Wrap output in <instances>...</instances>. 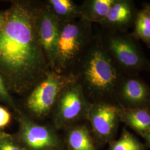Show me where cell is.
Instances as JSON below:
<instances>
[{"mask_svg": "<svg viewBox=\"0 0 150 150\" xmlns=\"http://www.w3.org/2000/svg\"><path fill=\"white\" fill-rule=\"evenodd\" d=\"M114 0H88L79 7L80 20L100 23L107 15Z\"/></svg>", "mask_w": 150, "mask_h": 150, "instance_id": "5bb4252c", "label": "cell"}, {"mask_svg": "<svg viewBox=\"0 0 150 150\" xmlns=\"http://www.w3.org/2000/svg\"><path fill=\"white\" fill-rule=\"evenodd\" d=\"M78 81V76H64L50 71L46 72L43 80L27 98L26 106L35 116L43 117L54 108L61 93L66 87Z\"/></svg>", "mask_w": 150, "mask_h": 150, "instance_id": "277c9868", "label": "cell"}, {"mask_svg": "<svg viewBox=\"0 0 150 150\" xmlns=\"http://www.w3.org/2000/svg\"><path fill=\"white\" fill-rule=\"evenodd\" d=\"M0 150H26L12 136L0 139Z\"/></svg>", "mask_w": 150, "mask_h": 150, "instance_id": "ac0fdd59", "label": "cell"}, {"mask_svg": "<svg viewBox=\"0 0 150 150\" xmlns=\"http://www.w3.org/2000/svg\"><path fill=\"white\" fill-rule=\"evenodd\" d=\"M120 110L121 106L114 101L91 103L86 120L95 144L104 145L115 139L121 122Z\"/></svg>", "mask_w": 150, "mask_h": 150, "instance_id": "52a82bcc", "label": "cell"}, {"mask_svg": "<svg viewBox=\"0 0 150 150\" xmlns=\"http://www.w3.org/2000/svg\"><path fill=\"white\" fill-rule=\"evenodd\" d=\"M8 11L0 33V75L9 90L22 93L45 74L47 59L37 32L38 11L22 2Z\"/></svg>", "mask_w": 150, "mask_h": 150, "instance_id": "6da1fadb", "label": "cell"}, {"mask_svg": "<svg viewBox=\"0 0 150 150\" xmlns=\"http://www.w3.org/2000/svg\"><path fill=\"white\" fill-rule=\"evenodd\" d=\"M134 26L132 35L138 41H142L150 48V15L145 6L138 11Z\"/></svg>", "mask_w": 150, "mask_h": 150, "instance_id": "2e32d148", "label": "cell"}, {"mask_svg": "<svg viewBox=\"0 0 150 150\" xmlns=\"http://www.w3.org/2000/svg\"><path fill=\"white\" fill-rule=\"evenodd\" d=\"M121 122L142 137L150 129V107L124 108L121 106Z\"/></svg>", "mask_w": 150, "mask_h": 150, "instance_id": "7c38bea8", "label": "cell"}, {"mask_svg": "<svg viewBox=\"0 0 150 150\" xmlns=\"http://www.w3.org/2000/svg\"><path fill=\"white\" fill-rule=\"evenodd\" d=\"M91 24L81 20L61 23L56 66L64 67L86 52L93 40Z\"/></svg>", "mask_w": 150, "mask_h": 150, "instance_id": "5b68a950", "label": "cell"}, {"mask_svg": "<svg viewBox=\"0 0 150 150\" xmlns=\"http://www.w3.org/2000/svg\"><path fill=\"white\" fill-rule=\"evenodd\" d=\"M47 7L59 22L72 21L80 17V8L71 0H50Z\"/></svg>", "mask_w": 150, "mask_h": 150, "instance_id": "9a60e30c", "label": "cell"}, {"mask_svg": "<svg viewBox=\"0 0 150 150\" xmlns=\"http://www.w3.org/2000/svg\"><path fill=\"white\" fill-rule=\"evenodd\" d=\"M17 141L26 150H59L62 143L54 129L33 121L21 113L18 117Z\"/></svg>", "mask_w": 150, "mask_h": 150, "instance_id": "ba28073f", "label": "cell"}, {"mask_svg": "<svg viewBox=\"0 0 150 150\" xmlns=\"http://www.w3.org/2000/svg\"><path fill=\"white\" fill-rule=\"evenodd\" d=\"M60 25L58 19L47 8L38 11L36 25L38 38L46 59L52 67L56 62Z\"/></svg>", "mask_w": 150, "mask_h": 150, "instance_id": "30bf717a", "label": "cell"}, {"mask_svg": "<svg viewBox=\"0 0 150 150\" xmlns=\"http://www.w3.org/2000/svg\"><path fill=\"white\" fill-rule=\"evenodd\" d=\"M0 101L5 102L10 105L14 110L17 111L16 106L13 102V99L8 92V90L6 86L5 82L2 76L0 75Z\"/></svg>", "mask_w": 150, "mask_h": 150, "instance_id": "d6986e66", "label": "cell"}, {"mask_svg": "<svg viewBox=\"0 0 150 150\" xmlns=\"http://www.w3.org/2000/svg\"><path fill=\"white\" fill-rule=\"evenodd\" d=\"M10 136H11V134H7V133H6V132H4V131H2L0 129V139H4V138L7 137H8Z\"/></svg>", "mask_w": 150, "mask_h": 150, "instance_id": "603a6c76", "label": "cell"}, {"mask_svg": "<svg viewBox=\"0 0 150 150\" xmlns=\"http://www.w3.org/2000/svg\"><path fill=\"white\" fill-rule=\"evenodd\" d=\"M68 150H97L90 129L85 125H77L69 129L66 139Z\"/></svg>", "mask_w": 150, "mask_h": 150, "instance_id": "4fadbf2b", "label": "cell"}, {"mask_svg": "<svg viewBox=\"0 0 150 150\" xmlns=\"http://www.w3.org/2000/svg\"><path fill=\"white\" fill-rule=\"evenodd\" d=\"M125 75L103 48L100 41L92 40L82 55L78 79L88 98L93 102L114 101L118 85Z\"/></svg>", "mask_w": 150, "mask_h": 150, "instance_id": "7a4b0ae2", "label": "cell"}, {"mask_svg": "<svg viewBox=\"0 0 150 150\" xmlns=\"http://www.w3.org/2000/svg\"><path fill=\"white\" fill-rule=\"evenodd\" d=\"M11 120V113L6 108L0 106V129L8 126Z\"/></svg>", "mask_w": 150, "mask_h": 150, "instance_id": "ffe728a7", "label": "cell"}, {"mask_svg": "<svg viewBox=\"0 0 150 150\" xmlns=\"http://www.w3.org/2000/svg\"><path fill=\"white\" fill-rule=\"evenodd\" d=\"M139 10L132 0H114L107 15L100 24L106 30L128 31L134 26Z\"/></svg>", "mask_w": 150, "mask_h": 150, "instance_id": "8fae6325", "label": "cell"}, {"mask_svg": "<svg viewBox=\"0 0 150 150\" xmlns=\"http://www.w3.org/2000/svg\"><path fill=\"white\" fill-rule=\"evenodd\" d=\"M106 30L100 42L119 70L124 74L150 71V60L132 33Z\"/></svg>", "mask_w": 150, "mask_h": 150, "instance_id": "3957f363", "label": "cell"}, {"mask_svg": "<svg viewBox=\"0 0 150 150\" xmlns=\"http://www.w3.org/2000/svg\"><path fill=\"white\" fill-rule=\"evenodd\" d=\"M145 145L126 129H122L118 139L109 143L108 150H145Z\"/></svg>", "mask_w": 150, "mask_h": 150, "instance_id": "e0dca14e", "label": "cell"}, {"mask_svg": "<svg viewBox=\"0 0 150 150\" xmlns=\"http://www.w3.org/2000/svg\"><path fill=\"white\" fill-rule=\"evenodd\" d=\"M115 101L124 108L150 107V86L137 74H125L117 88Z\"/></svg>", "mask_w": 150, "mask_h": 150, "instance_id": "9c48e42d", "label": "cell"}, {"mask_svg": "<svg viewBox=\"0 0 150 150\" xmlns=\"http://www.w3.org/2000/svg\"><path fill=\"white\" fill-rule=\"evenodd\" d=\"M143 138L145 139L147 145L150 148V129L145 134Z\"/></svg>", "mask_w": 150, "mask_h": 150, "instance_id": "7402d4cb", "label": "cell"}, {"mask_svg": "<svg viewBox=\"0 0 150 150\" xmlns=\"http://www.w3.org/2000/svg\"><path fill=\"white\" fill-rule=\"evenodd\" d=\"M8 18V11H0V33L5 27Z\"/></svg>", "mask_w": 150, "mask_h": 150, "instance_id": "44dd1931", "label": "cell"}, {"mask_svg": "<svg viewBox=\"0 0 150 150\" xmlns=\"http://www.w3.org/2000/svg\"><path fill=\"white\" fill-rule=\"evenodd\" d=\"M91 104L79 81L67 86L61 93L54 107L55 127L58 129L72 127L86 119Z\"/></svg>", "mask_w": 150, "mask_h": 150, "instance_id": "8992f818", "label": "cell"}, {"mask_svg": "<svg viewBox=\"0 0 150 150\" xmlns=\"http://www.w3.org/2000/svg\"><path fill=\"white\" fill-rule=\"evenodd\" d=\"M144 6H145V7L147 9V10L149 12V13L150 15V4H147V3L144 4Z\"/></svg>", "mask_w": 150, "mask_h": 150, "instance_id": "cb8c5ba5", "label": "cell"}]
</instances>
